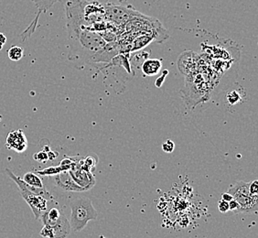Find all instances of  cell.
Segmentation results:
<instances>
[{"label":"cell","instance_id":"obj_1","mask_svg":"<svg viewBox=\"0 0 258 238\" xmlns=\"http://www.w3.org/2000/svg\"><path fill=\"white\" fill-rule=\"evenodd\" d=\"M85 0H70L65 5L68 34V59L76 66L94 63L95 56L106 46V41L85 20Z\"/></svg>","mask_w":258,"mask_h":238},{"label":"cell","instance_id":"obj_2","mask_svg":"<svg viewBox=\"0 0 258 238\" xmlns=\"http://www.w3.org/2000/svg\"><path fill=\"white\" fill-rule=\"evenodd\" d=\"M71 217L70 226L75 232H80L85 229L90 221L96 220L98 213L89 198L82 197L75 199L70 204Z\"/></svg>","mask_w":258,"mask_h":238},{"label":"cell","instance_id":"obj_3","mask_svg":"<svg viewBox=\"0 0 258 238\" xmlns=\"http://www.w3.org/2000/svg\"><path fill=\"white\" fill-rule=\"evenodd\" d=\"M40 220L49 230L51 238H66L71 231L69 221L61 209L57 206L48 207Z\"/></svg>","mask_w":258,"mask_h":238},{"label":"cell","instance_id":"obj_4","mask_svg":"<svg viewBox=\"0 0 258 238\" xmlns=\"http://www.w3.org/2000/svg\"><path fill=\"white\" fill-rule=\"evenodd\" d=\"M21 196L25 200L26 203L30 206L32 213L34 214L36 220H40V216L46 212V210L49 207L48 203L50 202L48 199L40 195V194H33L30 192L21 191Z\"/></svg>","mask_w":258,"mask_h":238},{"label":"cell","instance_id":"obj_5","mask_svg":"<svg viewBox=\"0 0 258 238\" xmlns=\"http://www.w3.org/2000/svg\"><path fill=\"white\" fill-rule=\"evenodd\" d=\"M31 1L36 6V8L38 10V13H37V15L35 17L34 20H32V22L30 23V25L21 34L22 40H26L27 39H29L30 36L34 33L35 30L37 29L38 21H39L40 15L42 13H46L57 2H60V0H31Z\"/></svg>","mask_w":258,"mask_h":238},{"label":"cell","instance_id":"obj_6","mask_svg":"<svg viewBox=\"0 0 258 238\" xmlns=\"http://www.w3.org/2000/svg\"><path fill=\"white\" fill-rule=\"evenodd\" d=\"M80 161V160H79ZM79 161L75 164V167L69 169V173L76 184L84 188L85 192L89 191L95 184V178L92 172L85 171L80 167Z\"/></svg>","mask_w":258,"mask_h":238},{"label":"cell","instance_id":"obj_7","mask_svg":"<svg viewBox=\"0 0 258 238\" xmlns=\"http://www.w3.org/2000/svg\"><path fill=\"white\" fill-rule=\"evenodd\" d=\"M51 180L57 188L60 189L64 192H74V193L85 192L84 188H82L80 185L75 183L68 170L56 174L54 176H51Z\"/></svg>","mask_w":258,"mask_h":238},{"label":"cell","instance_id":"obj_8","mask_svg":"<svg viewBox=\"0 0 258 238\" xmlns=\"http://www.w3.org/2000/svg\"><path fill=\"white\" fill-rule=\"evenodd\" d=\"M105 18H107L114 23L124 24L135 15L134 10H129L118 6L110 5L104 9Z\"/></svg>","mask_w":258,"mask_h":238},{"label":"cell","instance_id":"obj_9","mask_svg":"<svg viewBox=\"0 0 258 238\" xmlns=\"http://www.w3.org/2000/svg\"><path fill=\"white\" fill-rule=\"evenodd\" d=\"M6 146L10 149L15 150L18 153L24 152L28 149V140L21 129L10 132L7 137Z\"/></svg>","mask_w":258,"mask_h":238},{"label":"cell","instance_id":"obj_10","mask_svg":"<svg viewBox=\"0 0 258 238\" xmlns=\"http://www.w3.org/2000/svg\"><path fill=\"white\" fill-rule=\"evenodd\" d=\"M6 172L8 173L9 177L18 185V187L20 188V192L21 191H26V192H30V193H33V194H40V195H42V196L46 197L49 201H52L53 198H52L51 194L46 190L45 187H43V188H37V187H34V186H31L30 184H26L22 178L18 177L10 169H6Z\"/></svg>","mask_w":258,"mask_h":238},{"label":"cell","instance_id":"obj_11","mask_svg":"<svg viewBox=\"0 0 258 238\" xmlns=\"http://www.w3.org/2000/svg\"><path fill=\"white\" fill-rule=\"evenodd\" d=\"M161 68H162V63L160 60H146L142 65V72L147 76H154L158 75Z\"/></svg>","mask_w":258,"mask_h":238},{"label":"cell","instance_id":"obj_12","mask_svg":"<svg viewBox=\"0 0 258 238\" xmlns=\"http://www.w3.org/2000/svg\"><path fill=\"white\" fill-rule=\"evenodd\" d=\"M22 180L25 182L26 184H30L31 186H34L37 188H43L45 187L43 184V181L42 178H40V175L37 172H27V173L23 176Z\"/></svg>","mask_w":258,"mask_h":238},{"label":"cell","instance_id":"obj_13","mask_svg":"<svg viewBox=\"0 0 258 238\" xmlns=\"http://www.w3.org/2000/svg\"><path fill=\"white\" fill-rule=\"evenodd\" d=\"M8 55L12 62H19L24 56V49L20 46H12L8 50Z\"/></svg>","mask_w":258,"mask_h":238},{"label":"cell","instance_id":"obj_14","mask_svg":"<svg viewBox=\"0 0 258 238\" xmlns=\"http://www.w3.org/2000/svg\"><path fill=\"white\" fill-rule=\"evenodd\" d=\"M35 160L38 162H41V163H45L49 160V157H48V152H46L44 150H41L38 153H35L33 156Z\"/></svg>","mask_w":258,"mask_h":238},{"label":"cell","instance_id":"obj_15","mask_svg":"<svg viewBox=\"0 0 258 238\" xmlns=\"http://www.w3.org/2000/svg\"><path fill=\"white\" fill-rule=\"evenodd\" d=\"M175 149V145L173 141H171L170 139H168L163 145H162V149L166 153H171Z\"/></svg>","mask_w":258,"mask_h":238},{"label":"cell","instance_id":"obj_16","mask_svg":"<svg viewBox=\"0 0 258 238\" xmlns=\"http://www.w3.org/2000/svg\"><path fill=\"white\" fill-rule=\"evenodd\" d=\"M229 204V211H231V212H233L234 213H240V205H239L238 203L233 199V200H231L230 202L228 203Z\"/></svg>","mask_w":258,"mask_h":238},{"label":"cell","instance_id":"obj_17","mask_svg":"<svg viewBox=\"0 0 258 238\" xmlns=\"http://www.w3.org/2000/svg\"><path fill=\"white\" fill-rule=\"evenodd\" d=\"M218 209L219 211L222 213H226L227 212H229L228 202L221 199L218 202Z\"/></svg>","mask_w":258,"mask_h":238},{"label":"cell","instance_id":"obj_18","mask_svg":"<svg viewBox=\"0 0 258 238\" xmlns=\"http://www.w3.org/2000/svg\"><path fill=\"white\" fill-rule=\"evenodd\" d=\"M249 193L252 195H257L258 181H253L252 183H249Z\"/></svg>","mask_w":258,"mask_h":238},{"label":"cell","instance_id":"obj_19","mask_svg":"<svg viewBox=\"0 0 258 238\" xmlns=\"http://www.w3.org/2000/svg\"><path fill=\"white\" fill-rule=\"evenodd\" d=\"M6 43H7V36L4 33L0 32V50L3 49Z\"/></svg>","mask_w":258,"mask_h":238},{"label":"cell","instance_id":"obj_20","mask_svg":"<svg viewBox=\"0 0 258 238\" xmlns=\"http://www.w3.org/2000/svg\"><path fill=\"white\" fill-rule=\"evenodd\" d=\"M58 155H59V153H58V152H53V151H51V150H50V151L48 152V157H49V160H53V159H56V158L58 157Z\"/></svg>","mask_w":258,"mask_h":238},{"label":"cell","instance_id":"obj_21","mask_svg":"<svg viewBox=\"0 0 258 238\" xmlns=\"http://www.w3.org/2000/svg\"><path fill=\"white\" fill-rule=\"evenodd\" d=\"M222 199L224 200V201H226V202H230L231 200H233V197L231 195V194H229V193H225V194H223L222 195Z\"/></svg>","mask_w":258,"mask_h":238},{"label":"cell","instance_id":"obj_22","mask_svg":"<svg viewBox=\"0 0 258 238\" xmlns=\"http://www.w3.org/2000/svg\"><path fill=\"white\" fill-rule=\"evenodd\" d=\"M100 238H105V237H104V236H101V237Z\"/></svg>","mask_w":258,"mask_h":238}]
</instances>
